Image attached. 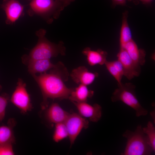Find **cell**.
Listing matches in <instances>:
<instances>
[{
  "label": "cell",
  "instance_id": "cell-21",
  "mask_svg": "<svg viewBox=\"0 0 155 155\" xmlns=\"http://www.w3.org/2000/svg\"><path fill=\"white\" fill-rule=\"evenodd\" d=\"M2 87L0 85V92ZM9 100V96L8 94L4 93L0 95V121H2L4 119L5 111L8 102Z\"/></svg>",
  "mask_w": 155,
  "mask_h": 155
},
{
  "label": "cell",
  "instance_id": "cell-12",
  "mask_svg": "<svg viewBox=\"0 0 155 155\" xmlns=\"http://www.w3.org/2000/svg\"><path fill=\"white\" fill-rule=\"evenodd\" d=\"M24 63L27 66L28 71L32 75L47 72L57 65V63L53 64L47 59L29 60Z\"/></svg>",
  "mask_w": 155,
  "mask_h": 155
},
{
  "label": "cell",
  "instance_id": "cell-16",
  "mask_svg": "<svg viewBox=\"0 0 155 155\" xmlns=\"http://www.w3.org/2000/svg\"><path fill=\"white\" fill-rule=\"evenodd\" d=\"M94 94V91L89 90L87 86L79 84L73 88L68 99L72 102H87L88 98L91 97Z\"/></svg>",
  "mask_w": 155,
  "mask_h": 155
},
{
  "label": "cell",
  "instance_id": "cell-4",
  "mask_svg": "<svg viewBox=\"0 0 155 155\" xmlns=\"http://www.w3.org/2000/svg\"><path fill=\"white\" fill-rule=\"evenodd\" d=\"M65 7L56 0H31L27 11L29 16L42 18L48 24L58 19Z\"/></svg>",
  "mask_w": 155,
  "mask_h": 155
},
{
  "label": "cell",
  "instance_id": "cell-28",
  "mask_svg": "<svg viewBox=\"0 0 155 155\" xmlns=\"http://www.w3.org/2000/svg\"><path fill=\"white\" fill-rule=\"evenodd\" d=\"M30 0V1H31V0Z\"/></svg>",
  "mask_w": 155,
  "mask_h": 155
},
{
  "label": "cell",
  "instance_id": "cell-7",
  "mask_svg": "<svg viewBox=\"0 0 155 155\" xmlns=\"http://www.w3.org/2000/svg\"><path fill=\"white\" fill-rule=\"evenodd\" d=\"M64 123L67 130L71 146L82 129H87L89 126L88 121L75 113L69 114Z\"/></svg>",
  "mask_w": 155,
  "mask_h": 155
},
{
  "label": "cell",
  "instance_id": "cell-3",
  "mask_svg": "<svg viewBox=\"0 0 155 155\" xmlns=\"http://www.w3.org/2000/svg\"><path fill=\"white\" fill-rule=\"evenodd\" d=\"M127 141L123 155H150L154 152L146 135L141 125L135 130H127L123 134Z\"/></svg>",
  "mask_w": 155,
  "mask_h": 155
},
{
  "label": "cell",
  "instance_id": "cell-20",
  "mask_svg": "<svg viewBox=\"0 0 155 155\" xmlns=\"http://www.w3.org/2000/svg\"><path fill=\"white\" fill-rule=\"evenodd\" d=\"M144 132L146 135L151 146L154 151H155V127L153 123L149 121L147 126L142 127Z\"/></svg>",
  "mask_w": 155,
  "mask_h": 155
},
{
  "label": "cell",
  "instance_id": "cell-6",
  "mask_svg": "<svg viewBox=\"0 0 155 155\" xmlns=\"http://www.w3.org/2000/svg\"><path fill=\"white\" fill-rule=\"evenodd\" d=\"M10 100L23 113H26L32 108L30 98L26 88V84L22 79H18L16 86Z\"/></svg>",
  "mask_w": 155,
  "mask_h": 155
},
{
  "label": "cell",
  "instance_id": "cell-13",
  "mask_svg": "<svg viewBox=\"0 0 155 155\" xmlns=\"http://www.w3.org/2000/svg\"><path fill=\"white\" fill-rule=\"evenodd\" d=\"M82 53L86 56L88 63L91 66L103 65L107 60V52L100 49L94 51L89 47H86L82 50Z\"/></svg>",
  "mask_w": 155,
  "mask_h": 155
},
{
  "label": "cell",
  "instance_id": "cell-22",
  "mask_svg": "<svg viewBox=\"0 0 155 155\" xmlns=\"http://www.w3.org/2000/svg\"><path fill=\"white\" fill-rule=\"evenodd\" d=\"M110 73L114 77L117 82L118 85L121 84V79L123 76L119 73L117 69L113 65L111 61L106 60L104 64Z\"/></svg>",
  "mask_w": 155,
  "mask_h": 155
},
{
  "label": "cell",
  "instance_id": "cell-17",
  "mask_svg": "<svg viewBox=\"0 0 155 155\" xmlns=\"http://www.w3.org/2000/svg\"><path fill=\"white\" fill-rule=\"evenodd\" d=\"M15 124L14 120L10 119L7 125L0 126V145L13 144L15 143V140L13 129Z\"/></svg>",
  "mask_w": 155,
  "mask_h": 155
},
{
  "label": "cell",
  "instance_id": "cell-27",
  "mask_svg": "<svg viewBox=\"0 0 155 155\" xmlns=\"http://www.w3.org/2000/svg\"><path fill=\"white\" fill-rule=\"evenodd\" d=\"M133 1H140L144 4H149L151 3L153 0H129Z\"/></svg>",
  "mask_w": 155,
  "mask_h": 155
},
{
  "label": "cell",
  "instance_id": "cell-8",
  "mask_svg": "<svg viewBox=\"0 0 155 155\" xmlns=\"http://www.w3.org/2000/svg\"><path fill=\"white\" fill-rule=\"evenodd\" d=\"M118 60L121 63L123 70V75L130 80L138 76L141 73L140 66L135 63L124 48H120L117 55Z\"/></svg>",
  "mask_w": 155,
  "mask_h": 155
},
{
  "label": "cell",
  "instance_id": "cell-15",
  "mask_svg": "<svg viewBox=\"0 0 155 155\" xmlns=\"http://www.w3.org/2000/svg\"><path fill=\"white\" fill-rule=\"evenodd\" d=\"M123 48L135 63L140 66L145 64L146 52L143 49H139L137 45L132 39L127 42Z\"/></svg>",
  "mask_w": 155,
  "mask_h": 155
},
{
  "label": "cell",
  "instance_id": "cell-18",
  "mask_svg": "<svg viewBox=\"0 0 155 155\" xmlns=\"http://www.w3.org/2000/svg\"><path fill=\"white\" fill-rule=\"evenodd\" d=\"M127 13L126 11L123 15L120 38V48H123L127 42L132 40L131 31L127 21Z\"/></svg>",
  "mask_w": 155,
  "mask_h": 155
},
{
  "label": "cell",
  "instance_id": "cell-25",
  "mask_svg": "<svg viewBox=\"0 0 155 155\" xmlns=\"http://www.w3.org/2000/svg\"><path fill=\"white\" fill-rule=\"evenodd\" d=\"M61 2L65 7L69 5L72 2L74 1L75 0H56Z\"/></svg>",
  "mask_w": 155,
  "mask_h": 155
},
{
  "label": "cell",
  "instance_id": "cell-23",
  "mask_svg": "<svg viewBox=\"0 0 155 155\" xmlns=\"http://www.w3.org/2000/svg\"><path fill=\"white\" fill-rule=\"evenodd\" d=\"M12 145H0V155H13L15 153L13 150Z\"/></svg>",
  "mask_w": 155,
  "mask_h": 155
},
{
  "label": "cell",
  "instance_id": "cell-24",
  "mask_svg": "<svg viewBox=\"0 0 155 155\" xmlns=\"http://www.w3.org/2000/svg\"><path fill=\"white\" fill-rule=\"evenodd\" d=\"M114 67L122 76L123 75V70L122 65L121 62L118 60L111 61Z\"/></svg>",
  "mask_w": 155,
  "mask_h": 155
},
{
  "label": "cell",
  "instance_id": "cell-14",
  "mask_svg": "<svg viewBox=\"0 0 155 155\" xmlns=\"http://www.w3.org/2000/svg\"><path fill=\"white\" fill-rule=\"evenodd\" d=\"M69 114L58 103H53L47 108L46 116L49 122L56 124L64 122Z\"/></svg>",
  "mask_w": 155,
  "mask_h": 155
},
{
  "label": "cell",
  "instance_id": "cell-19",
  "mask_svg": "<svg viewBox=\"0 0 155 155\" xmlns=\"http://www.w3.org/2000/svg\"><path fill=\"white\" fill-rule=\"evenodd\" d=\"M68 137V133L64 122L56 124L53 139L55 142H58Z\"/></svg>",
  "mask_w": 155,
  "mask_h": 155
},
{
  "label": "cell",
  "instance_id": "cell-11",
  "mask_svg": "<svg viewBox=\"0 0 155 155\" xmlns=\"http://www.w3.org/2000/svg\"><path fill=\"white\" fill-rule=\"evenodd\" d=\"M98 75V73L91 72L86 67L81 66L73 69L70 76L77 84L87 86L92 84Z\"/></svg>",
  "mask_w": 155,
  "mask_h": 155
},
{
  "label": "cell",
  "instance_id": "cell-5",
  "mask_svg": "<svg viewBox=\"0 0 155 155\" xmlns=\"http://www.w3.org/2000/svg\"><path fill=\"white\" fill-rule=\"evenodd\" d=\"M111 97L112 102L121 101L133 109L137 117L147 115L148 111L141 104L136 95L135 86L131 83L118 85Z\"/></svg>",
  "mask_w": 155,
  "mask_h": 155
},
{
  "label": "cell",
  "instance_id": "cell-2",
  "mask_svg": "<svg viewBox=\"0 0 155 155\" xmlns=\"http://www.w3.org/2000/svg\"><path fill=\"white\" fill-rule=\"evenodd\" d=\"M46 32L43 29L36 31V34L38 38L37 42L28 55H24L22 57L23 63L29 60L50 59L59 55H65L66 48L63 42L60 41L58 44H55L51 42L45 36Z\"/></svg>",
  "mask_w": 155,
  "mask_h": 155
},
{
  "label": "cell",
  "instance_id": "cell-1",
  "mask_svg": "<svg viewBox=\"0 0 155 155\" xmlns=\"http://www.w3.org/2000/svg\"><path fill=\"white\" fill-rule=\"evenodd\" d=\"M48 72L32 75L41 92L42 109L48 105V98L63 100L68 98L74 88H68L64 82L68 79L69 74L66 67L61 61Z\"/></svg>",
  "mask_w": 155,
  "mask_h": 155
},
{
  "label": "cell",
  "instance_id": "cell-26",
  "mask_svg": "<svg viewBox=\"0 0 155 155\" xmlns=\"http://www.w3.org/2000/svg\"><path fill=\"white\" fill-rule=\"evenodd\" d=\"M113 4L114 5H126V0H112Z\"/></svg>",
  "mask_w": 155,
  "mask_h": 155
},
{
  "label": "cell",
  "instance_id": "cell-9",
  "mask_svg": "<svg viewBox=\"0 0 155 155\" xmlns=\"http://www.w3.org/2000/svg\"><path fill=\"white\" fill-rule=\"evenodd\" d=\"M1 8L6 15L5 23L8 25L13 24L22 15L24 7L16 0H4Z\"/></svg>",
  "mask_w": 155,
  "mask_h": 155
},
{
  "label": "cell",
  "instance_id": "cell-10",
  "mask_svg": "<svg viewBox=\"0 0 155 155\" xmlns=\"http://www.w3.org/2000/svg\"><path fill=\"white\" fill-rule=\"evenodd\" d=\"M76 107L79 114L88 118L92 122H96L100 119L102 116V108L98 104L91 105L87 102H72Z\"/></svg>",
  "mask_w": 155,
  "mask_h": 155
}]
</instances>
